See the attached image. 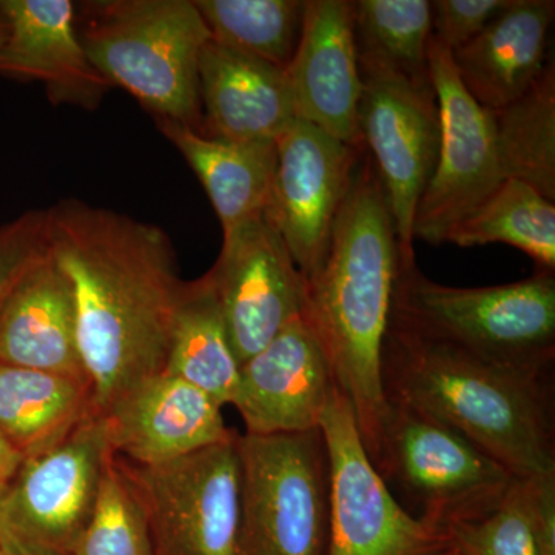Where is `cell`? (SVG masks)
<instances>
[{
	"label": "cell",
	"instance_id": "obj_23",
	"mask_svg": "<svg viewBox=\"0 0 555 555\" xmlns=\"http://www.w3.org/2000/svg\"><path fill=\"white\" fill-rule=\"evenodd\" d=\"M94 414L86 379L0 363V433L25 459L53 448Z\"/></svg>",
	"mask_w": 555,
	"mask_h": 555
},
{
	"label": "cell",
	"instance_id": "obj_19",
	"mask_svg": "<svg viewBox=\"0 0 555 555\" xmlns=\"http://www.w3.org/2000/svg\"><path fill=\"white\" fill-rule=\"evenodd\" d=\"M206 138L276 142L297 120L286 69L208 40L199 60Z\"/></svg>",
	"mask_w": 555,
	"mask_h": 555
},
{
	"label": "cell",
	"instance_id": "obj_37",
	"mask_svg": "<svg viewBox=\"0 0 555 555\" xmlns=\"http://www.w3.org/2000/svg\"><path fill=\"white\" fill-rule=\"evenodd\" d=\"M433 555H463V554L460 553V551L456 550V547L454 545H452V543H449V545L447 547H443V550L438 551V553L433 554Z\"/></svg>",
	"mask_w": 555,
	"mask_h": 555
},
{
	"label": "cell",
	"instance_id": "obj_3",
	"mask_svg": "<svg viewBox=\"0 0 555 555\" xmlns=\"http://www.w3.org/2000/svg\"><path fill=\"white\" fill-rule=\"evenodd\" d=\"M383 383L387 403L451 427L518 480L555 473L550 377L485 363L390 320Z\"/></svg>",
	"mask_w": 555,
	"mask_h": 555
},
{
	"label": "cell",
	"instance_id": "obj_20",
	"mask_svg": "<svg viewBox=\"0 0 555 555\" xmlns=\"http://www.w3.org/2000/svg\"><path fill=\"white\" fill-rule=\"evenodd\" d=\"M0 363L89 382L72 286L47 251L17 278L0 305Z\"/></svg>",
	"mask_w": 555,
	"mask_h": 555
},
{
	"label": "cell",
	"instance_id": "obj_36",
	"mask_svg": "<svg viewBox=\"0 0 555 555\" xmlns=\"http://www.w3.org/2000/svg\"><path fill=\"white\" fill-rule=\"evenodd\" d=\"M7 38H9V25H7L5 20H3L2 14H0V49H2L3 43L7 42Z\"/></svg>",
	"mask_w": 555,
	"mask_h": 555
},
{
	"label": "cell",
	"instance_id": "obj_32",
	"mask_svg": "<svg viewBox=\"0 0 555 555\" xmlns=\"http://www.w3.org/2000/svg\"><path fill=\"white\" fill-rule=\"evenodd\" d=\"M511 0H434L433 38L454 53L476 39Z\"/></svg>",
	"mask_w": 555,
	"mask_h": 555
},
{
	"label": "cell",
	"instance_id": "obj_4",
	"mask_svg": "<svg viewBox=\"0 0 555 555\" xmlns=\"http://www.w3.org/2000/svg\"><path fill=\"white\" fill-rule=\"evenodd\" d=\"M390 320L494 366L550 377L555 358V275L488 287L438 284L401 268Z\"/></svg>",
	"mask_w": 555,
	"mask_h": 555
},
{
	"label": "cell",
	"instance_id": "obj_25",
	"mask_svg": "<svg viewBox=\"0 0 555 555\" xmlns=\"http://www.w3.org/2000/svg\"><path fill=\"white\" fill-rule=\"evenodd\" d=\"M447 243L459 247L507 244L534 259L537 269L554 272V203L524 181L505 179L449 232Z\"/></svg>",
	"mask_w": 555,
	"mask_h": 555
},
{
	"label": "cell",
	"instance_id": "obj_22",
	"mask_svg": "<svg viewBox=\"0 0 555 555\" xmlns=\"http://www.w3.org/2000/svg\"><path fill=\"white\" fill-rule=\"evenodd\" d=\"M155 122L206 190L221 222L222 238L264 217L275 177L276 142L219 141L175 120Z\"/></svg>",
	"mask_w": 555,
	"mask_h": 555
},
{
	"label": "cell",
	"instance_id": "obj_10",
	"mask_svg": "<svg viewBox=\"0 0 555 555\" xmlns=\"http://www.w3.org/2000/svg\"><path fill=\"white\" fill-rule=\"evenodd\" d=\"M240 434L158 466L126 462L155 555H240Z\"/></svg>",
	"mask_w": 555,
	"mask_h": 555
},
{
	"label": "cell",
	"instance_id": "obj_15",
	"mask_svg": "<svg viewBox=\"0 0 555 555\" xmlns=\"http://www.w3.org/2000/svg\"><path fill=\"white\" fill-rule=\"evenodd\" d=\"M338 385L326 349L305 313L240 367L232 406L250 436L320 429Z\"/></svg>",
	"mask_w": 555,
	"mask_h": 555
},
{
	"label": "cell",
	"instance_id": "obj_1",
	"mask_svg": "<svg viewBox=\"0 0 555 555\" xmlns=\"http://www.w3.org/2000/svg\"><path fill=\"white\" fill-rule=\"evenodd\" d=\"M46 211L47 254L75 298L78 345L104 415L127 390L164 372L184 281L158 225L65 199Z\"/></svg>",
	"mask_w": 555,
	"mask_h": 555
},
{
	"label": "cell",
	"instance_id": "obj_6",
	"mask_svg": "<svg viewBox=\"0 0 555 555\" xmlns=\"http://www.w3.org/2000/svg\"><path fill=\"white\" fill-rule=\"evenodd\" d=\"M240 555H326L328 459L321 429L240 434Z\"/></svg>",
	"mask_w": 555,
	"mask_h": 555
},
{
	"label": "cell",
	"instance_id": "obj_26",
	"mask_svg": "<svg viewBox=\"0 0 555 555\" xmlns=\"http://www.w3.org/2000/svg\"><path fill=\"white\" fill-rule=\"evenodd\" d=\"M503 178L518 179L555 201V69L553 61L524 96L489 109Z\"/></svg>",
	"mask_w": 555,
	"mask_h": 555
},
{
	"label": "cell",
	"instance_id": "obj_38",
	"mask_svg": "<svg viewBox=\"0 0 555 555\" xmlns=\"http://www.w3.org/2000/svg\"><path fill=\"white\" fill-rule=\"evenodd\" d=\"M11 555H35V554H28V553H24V551L17 550V551H14V553Z\"/></svg>",
	"mask_w": 555,
	"mask_h": 555
},
{
	"label": "cell",
	"instance_id": "obj_18",
	"mask_svg": "<svg viewBox=\"0 0 555 555\" xmlns=\"http://www.w3.org/2000/svg\"><path fill=\"white\" fill-rule=\"evenodd\" d=\"M0 14L9 25L0 75L39 80L53 105H101L112 86L80 43L78 14L69 0H0Z\"/></svg>",
	"mask_w": 555,
	"mask_h": 555
},
{
	"label": "cell",
	"instance_id": "obj_2",
	"mask_svg": "<svg viewBox=\"0 0 555 555\" xmlns=\"http://www.w3.org/2000/svg\"><path fill=\"white\" fill-rule=\"evenodd\" d=\"M400 272L396 225L366 150L358 159L323 266L306 283L305 315L323 343L372 465L389 414L383 347Z\"/></svg>",
	"mask_w": 555,
	"mask_h": 555
},
{
	"label": "cell",
	"instance_id": "obj_5",
	"mask_svg": "<svg viewBox=\"0 0 555 555\" xmlns=\"http://www.w3.org/2000/svg\"><path fill=\"white\" fill-rule=\"evenodd\" d=\"M80 43L109 86L155 119L203 129L199 60L210 40L192 0H104L82 7Z\"/></svg>",
	"mask_w": 555,
	"mask_h": 555
},
{
	"label": "cell",
	"instance_id": "obj_30",
	"mask_svg": "<svg viewBox=\"0 0 555 555\" xmlns=\"http://www.w3.org/2000/svg\"><path fill=\"white\" fill-rule=\"evenodd\" d=\"M449 542L463 555H535L529 531L524 481L511 486L488 516L447 528Z\"/></svg>",
	"mask_w": 555,
	"mask_h": 555
},
{
	"label": "cell",
	"instance_id": "obj_27",
	"mask_svg": "<svg viewBox=\"0 0 555 555\" xmlns=\"http://www.w3.org/2000/svg\"><path fill=\"white\" fill-rule=\"evenodd\" d=\"M353 33L358 62L397 73L415 83H430L429 0H357Z\"/></svg>",
	"mask_w": 555,
	"mask_h": 555
},
{
	"label": "cell",
	"instance_id": "obj_24",
	"mask_svg": "<svg viewBox=\"0 0 555 555\" xmlns=\"http://www.w3.org/2000/svg\"><path fill=\"white\" fill-rule=\"evenodd\" d=\"M240 367L210 278L184 281L164 372L204 390L221 406H232Z\"/></svg>",
	"mask_w": 555,
	"mask_h": 555
},
{
	"label": "cell",
	"instance_id": "obj_17",
	"mask_svg": "<svg viewBox=\"0 0 555 555\" xmlns=\"http://www.w3.org/2000/svg\"><path fill=\"white\" fill-rule=\"evenodd\" d=\"M297 118L350 147L358 129L363 78L349 0H306L297 50L286 69Z\"/></svg>",
	"mask_w": 555,
	"mask_h": 555
},
{
	"label": "cell",
	"instance_id": "obj_34",
	"mask_svg": "<svg viewBox=\"0 0 555 555\" xmlns=\"http://www.w3.org/2000/svg\"><path fill=\"white\" fill-rule=\"evenodd\" d=\"M25 456L10 443L9 438L0 433V496L16 477Z\"/></svg>",
	"mask_w": 555,
	"mask_h": 555
},
{
	"label": "cell",
	"instance_id": "obj_28",
	"mask_svg": "<svg viewBox=\"0 0 555 555\" xmlns=\"http://www.w3.org/2000/svg\"><path fill=\"white\" fill-rule=\"evenodd\" d=\"M211 40L287 69L301 38L306 0H195Z\"/></svg>",
	"mask_w": 555,
	"mask_h": 555
},
{
	"label": "cell",
	"instance_id": "obj_33",
	"mask_svg": "<svg viewBox=\"0 0 555 555\" xmlns=\"http://www.w3.org/2000/svg\"><path fill=\"white\" fill-rule=\"evenodd\" d=\"M535 555H555V473L524 478Z\"/></svg>",
	"mask_w": 555,
	"mask_h": 555
},
{
	"label": "cell",
	"instance_id": "obj_9",
	"mask_svg": "<svg viewBox=\"0 0 555 555\" xmlns=\"http://www.w3.org/2000/svg\"><path fill=\"white\" fill-rule=\"evenodd\" d=\"M112 454L107 423L94 414L53 448L27 456L0 496V528L11 543L28 554L72 555Z\"/></svg>",
	"mask_w": 555,
	"mask_h": 555
},
{
	"label": "cell",
	"instance_id": "obj_7",
	"mask_svg": "<svg viewBox=\"0 0 555 555\" xmlns=\"http://www.w3.org/2000/svg\"><path fill=\"white\" fill-rule=\"evenodd\" d=\"M374 466L418 505V517L443 531L491 514L518 480L451 427L393 404Z\"/></svg>",
	"mask_w": 555,
	"mask_h": 555
},
{
	"label": "cell",
	"instance_id": "obj_21",
	"mask_svg": "<svg viewBox=\"0 0 555 555\" xmlns=\"http://www.w3.org/2000/svg\"><path fill=\"white\" fill-rule=\"evenodd\" d=\"M554 17V0H511L476 39L451 53L463 87L481 107H505L534 86L551 62Z\"/></svg>",
	"mask_w": 555,
	"mask_h": 555
},
{
	"label": "cell",
	"instance_id": "obj_12",
	"mask_svg": "<svg viewBox=\"0 0 555 555\" xmlns=\"http://www.w3.org/2000/svg\"><path fill=\"white\" fill-rule=\"evenodd\" d=\"M429 75L440 116L436 170L416 208L414 238L447 243L463 221L503 181L491 112L463 87L451 51L430 39Z\"/></svg>",
	"mask_w": 555,
	"mask_h": 555
},
{
	"label": "cell",
	"instance_id": "obj_14",
	"mask_svg": "<svg viewBox=\"0 0 555 555\" xmlns=\"http://www.w3.org/2000/svg\"><path fill=\"white\" fill-rule=\"evenodd\" d=\"M207 275L240 364L305 313V278L264 217L222 238Z\"/></svg>",
	"mask_w": 555,
	"mask_h": 555
},
{
	"label": "cell",
	"instance_id": "obj_16",
	"mask_svg": "<svg viewBox=\"0 0 555 555\" xmlns=\"http://www.w3.org/2000/svg\"><path fill=\"white\" fill-rule=\"evenodd\" d=\"M102 416L112 451L137 466L164 465L235 436L215 398L167 372L131 387Z\"/></svg>",
	"mask_w": 555,
	"mask_h": 555
},
{
	"label": "cell",
	"instance_id": "obj_29",
	"mask_svg": "<svg viewBox=\"0 0 555 555\" xmlns=\"http://www.w3.org/2000/svg\"><path fill=\"white\" fill-rule=\"evenodd\" d=\"M72 555H155L147 511L118 455L105 463L96 503Z\"/></svg>",
	"mask_w": 555,
	"mask_h": 555
},
{
	"label": "cell",
	"instance_id": "obj_35",
	"mask_svg": "<svg viewBox=\"0 0 555 555\" xmlns=\"http://www.w3.org/2000/svg\"><path fill=\"white\" fill-rule=\"evenodd\" d=\"M14 551H17V547L11 543L9 535L0 528V555H11Z\"/></svg>",
	"mask_w": 555,
	"mask_h": 555
},
{
	"label": "cell",
	"instance_id": "obj_11",
	"mask_svg": "<svg viewBox=\"0 0 555 555\" xmlns=\"http://www.w3.org/2000/svg\"><path fill=\"white\" fill-rule=\"evenodd\" d=\"M358 129L374 160L392 215L401 268L415 264L414 221L440 147V116L433 82L415 83L387 69L360 65Z\"/></svg>",
	"mask_w": 555,
	"mask_h": 555
},
{
	"label": "cell",
	"instance_id": "obj_8",
	"mask_svg": "<svg viewBox=\"0 0 555 555\" xmlns=\"http://www.w3.org/2000/svg\"><path fill=\"white\" fill-rule=\"evenodd\" d=\"M328 459L326 555H433L447 531L414 516L372 465L349 401L337 390L321 422Z\"/></svg>",
	"mask_w": 555,
	"mask_h": 555
},
{
	"label": "cell",
	"instance_id": "obj_31",
	"mask_svg": "<svg viewBox=\"0 0 555 555\" xmlns=\"http://www.w3.org/2000/svg\"><path fill=\"white\" fill-rule=\"evenodd\" d=\"M46 251V211H25L0 224V305L17 278Z\"/></svg>",
	"mask_w": 555,
	"mask_h": 555
},
{
	"label": "cell",
	"instance_id": "obj_13",
	"mask_svg": "<svg viewBox=\"0 0 555 555\" xmlns=\"http://www.w3.org/2000/svg\"><path fill=\"white\" fill-rule=\"evenodd\" d=\"M363 152L301 119L276 139L275 177L264 219L306 283L326 259L335 219Z\"/></svg>",
	"mask_w": 555,
	"mask_h": 555
}]
</instances>
